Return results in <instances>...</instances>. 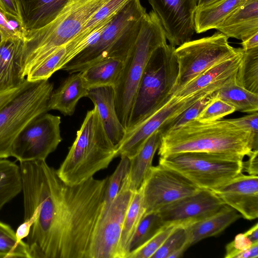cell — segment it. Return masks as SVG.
<instances>
[{
    "label": "cell",
    "instance_id": "49",
    "mask_svg": "<svg viewBox=\"0 0 258 258\" xmlns=\"http://www.w3.org/2000/svg\"><path fill=\"white\" fill-rule=\"evenodd\" d=\"M244 234L252 243L258 242V224L256 223Z\"/></svg>",
    "mask_w": 258,
    "mask_h": 258
},
{
    "label": "cell",
    "instance_id": "33",
    "mask_svg": "<svg viewBox=\"0 0 258 258\" xmlns=\"http://www.w3.org/2000/svg\"><path fill=\"white\" fill-rule=\"evenodd\" d=\"M31 258L26 242L19 240L14 229L0 221V258Z\"/></svg>",
    "mask_w": 258,
    "mask_h": 258
},
{
    "label": "cell",
    "instance_id": "2",
    "mask_svg": "<svg viewBox=\"0 0 258 258\" xmlns=\"http://www.w3.org/2000/svg\"><path fill=\"white\" fill-rule=\"evenodd\" d=\"M257 149L258 137L234 125L228 119L210 122L193 119L161 135L158 155L205 152L243 160Z\"/></svg>",
    "mask_w": 258,
    "mask_h": 258
},
{
    "label": "cell",
    "instance_id": "15",
    "mask_svg": "<svg viewBox=\"0 0 258 258\" xmlns=\"http://www.w3.org/2000/svg\"><path fill=\"white\" fill-rule=\"evenodd\" d=\"M170 44L175 47L191 40L195 32L198 0H148Z\"/></svg>",
    "mask_w": 258,
    "mask_h": 258
},
{
    "label": "cell",
    "instance_id": "47",
    "mask_svg": "<svg viewBox=\"0 0 258 258\" xmlns=\"http://www.w3.org/2000/svg\"><path fill=\"white\" fill-rule=\"evenodd\" d=\"M258 257V242L253 243L248 249L240 252L236 258H257Z\"/></svg>",
    "mask_w": 258,
    "mask_h": 258
},
{
    "label": "cell",
    "instance_id": "23",
    "mask_svg": "<svg viewBox=\"0 0 258 258\" xmlns=\"http://www.w3.org/2000/svg\"><path fill=\"white\" fill-rule=\"evenodd\" d=\"M161 138L159 130L154 132L147 139L137 153L130 159L128 172L123 181L132 191H136L142 185L152 166L153 159L160 146Z\"/></svg>",
    "mask_w": 258,
    "mask_h": 258
},
{
    "label": "cell",
    "instance_id": "6",
    "mask_svg": "<svg viewBox=\"0 0 258 258\" xmlns=\"http://www.w3.org/2000/svg\"><path fill=\"white\" fill-rule=\"evenodd\" d=\"M163 28L151 11L144 16L137 39L124 60L114 87V104L118 119L127 130L135 97L146 66L154 52L167 43Z\"/></svg>",
    "mask_w": 258,
    "mask_h": 258
},
{
    "label": "cell",
    "instance_id": "13",
    "mask_svg": "<svg viewBox=\"0 0 258 258\" xmlns=\"http://www.w3.org/2000/svg\"><path fill=\"white\" fill-rule=\"evenodd\" d=\"M142 186L145 214L157 212L201 189L177 171L160 164L151 167Z\"/></svg>",
    "mask_w": 258,
    "mask_h": 258
},
{
    "label": "cell",
    "instance_id": "32",
    "mask_svg": "<svg viewBox=\"0 0 258 258\" xmlns=\"http://www.w3.org/2000/svg\"><path fill=\"white\" fill-rule=\"evenodd\" d=\"M130 1H108L89 19L80 31L68 44L73 45L85 40L102 23L113 17Z\"/></svg>",
    "mask_w": 258,
    "mask_h": 258
},
{
    "label": "cell",
    "instance_id": "27",
    "mask_svg": "<svg viewBox=\"0 0 258 258\" xmlns=\"http://www.w3.org/2000/svg\"><path fill=\"white\" fill-rule=\"evenodd\" d=\"M123 63L121 59L108 57L80 72L85 86L88 90L102 86L114 87L120 77Z\"/></svg>",
    "mask_w": 258,
    "mask_h": 258
},
{
    "label": "cell",
    "instance_id": "18",
    "mask_svg": "<svg viewBox=\"0 0 258 258\" xmlns=\"http://www.w3.org/2000/svg\"><path fill=\"white\" fill-rule=\"evenodd\" d=\"M24 38L10 37L0 44V93L23 84Z\"/></svg>",
    "mask_w": 258,
    "mask_h": 258
},
{
    "label": "cell",
    "instance_id": "3",
    "mask_svg": "<svg viewBox=\"0 0 258 258\" xmlns=\"http://www.w3.org/2000/svg\"><path fill=\"white\" fill-rule=\"evenodd\" d=\"M117 148L102 124L97 108L88 110L68 155L56 173L69 185L80 184L107 168Z\"/></svg>",
    "mask_w": 258,
    "mask_h": 258
},
{
    "label": "cell",
    "instance_id": "39",
    "mask_svg": "<svg viewBox=\"0 0 258 258\" xmlns=\"http://www.w3.org/2000/svg\"><path fill=\"white\" fill-rule=\"evenodd\" d=\"M177 226H165L146 242L131 251L126 258H151Z\"/></svg>",
    "mask_w": 258,
    "mask_h": 258
},
{
    "label": "cell",
    "instance_id": "30",
    "mask_svg": "<svg viewBox=\"0 0 258 258\" xmlns=\"http://www.w3.org/2000/svg\"><path fill=\"white\" fill-rule=\"evenodd\" d=\"M22 188L19 165L7 159H0V211L22 192Z\"/></svg>",
    "mask_w": 258,
    "mask_h": 258
},
{
    "label": "cell",
    "instance_id": "41",
    "mask_svg": "<svg viewBox=\"0 0 258 258\" xmlns=\"http://www.w3.org/2000/svg\"><path fill=\"white\" fill-rule=\"evenodd\" d=\"M0 31L3 40L10 37L24 38L26 31L21 21L0 8Z\"/></svg>",
    "mask_w": 258,
    "mask_h": 258
},
{
    "label": "cell",
    "instance_id": "1",
    "mask_svg": "<svg viewBox=\"0 0 258 258\" xmlns=\"http://www.w3.org/2000/svg\"><path fill=\"white\" fill-rule=\"evenodd\" d=\"M24 216L36 214L26 237L31 258H89L108 177L65 183L45 160L20 162Z\"/></svg>",
    "mask_w": 258,
    "mask_h": 258
},
{
    "label": "cell",
    "instance_id": "50",
    "mask_svg": "<svg viewBox=\"0 0 258 258\" xmlns=\"http://www.w3.org/2000/svg\"><path fill=\"white\" fill-rule=\"evenodd\" d=\"M220 0H198L197 8H203L217 3Z\"/></svg>",
    "mask_w": 258,
    "mask_h": 258
},
{
    "label": "cell",
    "instance_id": "44",
    "mask_svg": "<svg viewBox=\"0 0 258 258\" xmlns=\"http://www.w3.org/2000/svg\"><path fill=\"white\" fill-rule=\"evenodd\" d=\"M248 156V160L246 162L243 161V171L250 175H257L258 150H253Z\"/></svg>",
    "mask_w": 258,
    "mask_h": 258
},
{
    "label": "cell",
    "instance_id": "22",
    "mask_svg": "<svg viewBox=\"0 0 258 258\" xmlns=\"http://www.w3.org/2000/svg\"><path fill=\"white\" fill-rule=\"evenodd\" d=\"M243 56V49L234 56L209 68L173 94L186 97L207 87L222 83L236 73Z\"/></svg>",
    "mask_w": 258,
    "mask_h": 258
},
{
    "label": "cell",
    "instance_id": "14",
    "mask_svg": "<svg viewBox=\"0 0 258 258\" xmlns=\"http://www.w3.org/2000/svg\"><path fill=\"white\" fill-rule=\"evenodd\" d=\"M134 193L123 181L117 195L96 227L89 258H118L123 221Z\"/></svg>",
    "mask_w": 258,
    "mask_h": 258
},
{
    "label": "cell",
    "instance_id": "48",
    "mask_svg": "<svg viewBox=\"0 0 258 258\" xmlns=\"http://www.w3.org/2000/svg\"><path fill=\"white\" fill-rule=\"evenodd\" d=\"M242 49L247 50L258 47V32L255 33L245 40L242 41Z\"/></svg>",
    "mask_w": 258,
    "mask_h": 258
},
{
    "label": "cell",
    "instance_id": "5",
    "mask_svg": "<svg viewBox=\"0 0 258 258\" xmlns=\"http://www.w3.org/2000/svg\"><path fill=\"white\" fill-rule=\"evenodd\" d=\"M109 0H70L58 16L39 29L27 32L22 57L24 77L33 66L64 46Z\"/></svg>",
    "mask_w": 258,
    "mask_h": 258
},
{
    "label": "cell",
    "instance_id": "40",
    "mask_svg": "<svg viewBox=\"0 0 258 258\" xmlns=\"http://www.w3.org/2000/svg\"><path fill=\"white\" fill-rule=\"evenodd\" d=\"M235 111L234 107L215 97L196 119L201 122L213 121L219 120Z\"/></svg>",
    "mask_w": 258,
    "mask_h": 258
},
{
    "label": "cell",
    "instance_id": "38",
    "mask_svg": "<svg viewBox=\"0 0 258 258\" xmlns=\"http://www.w3.org/2000/svg\"><path fill=\"white\" fill-rule=\"evenodd\" d=\"M186 226H177L151 258H169L172 253L187 243L190 245Z\"/></svg>",
    "mask_w": 258,
    "mask_h": 258
},
{
    "label": "cell",
    "instance_id": "12",
    "mask_svg": "<svg viewBox=\"0 0 258 258\" xmlns=\"http://www.w3.org/2000/svg\"><path fill=\"white\" fill-rule=\"evenodd\" d=\"M60 117L45 113L31 121L14 141L11 156L20 162L45 160L62 140Z\"/></svg>",
    "mask_w": 258,
    "mask_h": 258
},
{
    "label": "cell",
    "instance_id": "8",
    "mask_svg": "<svg viewBox=\"0 0 258 258\" xmlns=\"http://www.w3.org/2000/svg\"><path fill=\"white\" fill-rule=\"evenodd\" d=\"M53 84L48 80L28 82L12 99L0 109V159L11 157L13 143L33 119L48 110Z\"/></svg>",
    "mask_w": 258,
    "mask_h": 258
},
{
    "label": "cell",
    "instance_id": "11",
    "mask_svg": "<svg viewBox=\"0 0 258 258\" xmlns=\"http://www.w3.org/2000/svg\"><path fill=\"white\" fill-rule=\"evenodd\" d=\"M221 84L207 87L186 97L173 94L170 98L131 131L126 132L117 148V157H133L147 139L168 120L173 118L196 102L221 87Z\"/></svg>",
    "mask_w": 258,
    "mask_h": 258
},
{
    "label": "cell",
    "instance_id": "17",
    "mask_svg": "<svg viewBox=\"0 0 258 258\" xmlns=\"http://www.w3.org/2000/svg\"><path fill=\"white\" fill-rule=\"evenodd\" d=\"M224 203L244 218L258 217V176L240 173L222 185L212 190Z\"/></svg>",
    "mask_w": 258,
    "mask_h": 258
},
{
    "label": "cell",
    "instance_id": "37",
    "mask_svg": "<svg viewBox=\"0 0 258 258\" xmlns=\"http://www.w3.org/2000/svg\"><path fill=\"white\" fill-rule=\"evenodd\" d=\"M215 92L202 98L176 117L164 123L159 130L161 135L174 130L191 120L196 119L205 107L216 97Z\"/></svg>",
    "mask_w": 258,
    "mask_h": 258
},
{
    "label": "cell",
    "instance_id": "21",
    "mask_svg": "<svg viewBox=\"0 0 258 258\" xmlns=\"http://www.w3.org/2000/svg\"><path fill=\"white\" fill-rule=\"evenodd\" d=\"M216 29L228 38L242 41L258 32V0H248Z\"/></svg>",
    "mask_w": 258,
    "mask_h": 258
},
{
    "label": "cell",
    "instance_id": "35",
    "mask_svg": "<svg viewBox=\"0 0 258 258\" xmlns=\"http://www.w3.org/2000/svg\"><path fill=\"white\" fill-rule=\"evenodd\" d=\"M165 226L157 212L144 214L132 240L130 252L146 242Z\"/></svg>",
    "mask_w": 258,
    "mask_h": 258
},
{
    "label": "cell",
    "instance_id": "43",
    "mask_svg": "<svg viewBox=\"0 0 258 258\" xmlns=\"http://www.w3.org/2000/svg\"><path fill=\"white\" fill-rule=\"evenodd\" d=\"M228 120L238 127L258 137L257 112H253L239 118L228 119Z\"/></svg>",
    "mask_w": 258,
    "mask_h": 258
},
{
    "label": "cell",
    "instance_id": "34",
    "mask_svg": "<svg viewBox=\"0 0 258 258\" xmlns=\"http://www.w3.org/2000/svg\"><path fill=\"white\" fill-rule=\"evenodd\" d=\"M65 53V45L59 47L30 68L26 79L29 82L48 80L54 72L60 70Z\"/></svg>",
    "mask_w": 258,
    "mask_h": 258
},
{
    "label": "cell",
    "instance_id": "24",
    "mask_svg": "<svg viewBox=\"0 0 258 258\" xmlns=\"http://www.w3.org/2000/svg\"><path fill=\"white\" fill-rule=\"evenodd\" d=\"M88 89L85 86L81 73L71 74L55 91L48 103V110H56L64 115H72L81 98L87 97Z\"/></svg>",
    "mask_w": 258,
    "mask_h": 258
},
{
    "label": "cell",
    "instance_id": "20",
    "mask_svg": "<svg viewBox=\"0 0 258 258\" xmlns=\"http://www.w3.org/2000/svg\"><path fill=\"white\" fill-rule=\"evenodd\" d=\"M70 0H18L21 21L26 33L53 21Z\"/></svg>",
    "mask_w": 258,
    "mask_h": 258
},
{
    "label": "cell",
    "instance_id": "45",
    "mask_svg": "<svg viewBox=\"0 0 258 258\" xmlns=\"http://www.w3.org/2000/svg\"><path fill=\"white\" fill-rule=\"evenodd\" d=\"M26 79L25 82L19 86L0 93V109L18 94L28 84Z\"/></svg>",
    "mask_w": 258,
    "mask_h": 258
},
{
    "label": "cell",
    "instance_id": "9",
    "mask_svg": "<svg viewBox=\"0 0 258 258\" xmlns=\"http://www.w3.org/2000/svg\"><path fill=\"white\" fill-rule=\"evenodd\" d=\"M243 160L225 155L189 152L160 157L170 167L201 189L213 190L243 172Z\"/></svg>",
    "mask_w": 258,
    "mask_h": 258
},
{
    "label": "cell",
    "instance_id": "36",
    "mask_svg": "<svg viewBox=\"0 0 258 258\" xmlns=\"http://www.w3.org/2000/svg\"><path fill=\"white\" fill-rule=\"evenodd\" d=\"M130 164V160L128 157L121 156L120 161L115 171L110 177H108L101 217L107 211L119 191L124 178L128 172Z\"/></svg>",
    "mask_w": 258,
    "mask_h": 258
},
{
    "label": "cell",
    "instance_id": "19",
    "mask_svg": "<svg viewBox=\"0 0 258 258\" xmlns=\"http://www.w3.org/2000/svg\"><path fill=\"white\" fill-rule=\"evenodd\" d=\"M87 97L96 107L105 132L117 148L124 138L126 130L120 123L116 112L113 86L90 89Z\"/></svg>",
    "mask_w": 258,
    "mask_h": 258
},
{
    "label": "cell",
    "instance_id": "31",
    "mask_svg": "<svg viewBox=\"0 0 258 258\" xmlns=\"http://www.w3.org/2000/svg\"><path fill=\"white\" fill-rule=\"evenodd\" d=\"M235 81L240 86L258 94V47L243 49L241 62L235 74Z\"/></svg>",
    "mask_w": 258,
    "mask_h": 258
},
{
    "label": "cell",
    "instance_id": "4",
    "mask_svg": "<svg viewBox=\"0 0 258 258\" xmlns=\"http://www.w3.org/2000/svg\"><path fill=\"white\" fill-rule=\"evenodd\" d=\"M146 13L140 0H130L116 13L96 41L60 70L71 75L84 71L108 57L124 61L137 39Z\"/></svg>",
    "mask_w": 258,
    "mask_h": 258
},
{
    "label": "cell",
    "instance_id": "46",
    "mask_svg": "<svg viewBox=\"0 0 258 258\" xmlns=\"http://www.w3.org/2000/svg\"><path fill=\"white\" fill-rule=\"evenodd\" d=\"M0 8L8 14L21 20L18 0H0Z\"/></svg>",
    "mask_w": 258,
    "mask_h": 258
},
{
    "label": "cell",
    "instance_id": "51",
    "mask_svg": "<svg viewBox=\"0 0 258 258\" xmlns=\"http://www.w3.org/2000/svg\"><path fill=\"white\" fill-rule=\"evenodd\" d=\"M3 36H2V34L0 31V44L2 43V42L3 41Z\"/></svg>",
    "mask_w": 258,
    "mask_h": 258
},
{
    "label": "cell",
    "instance_id": "26",
    "mask_svg": "<svg viewBox=\"0 0 258 258\" xmlns=\"http://www.w3.org/2000/svg\"><path fill=\"white\" fill-rule=\"evenodd\" d=\"M248 0H220L196 10L194 21L195 32L201 33L216 29L233 12Z\"/></svg>",
    "mask_w": 258,
    "mask_h": 258
},
{
    "label": "cell",
    "instance_id": "7",
    "mask_svg": "<svg viewBox=\"0 0 258 258\" xmlns=\"http://www.w3.org/2000/svg\"><path fill=\"white\" fill-rule=\"evenodd\" d=\"M175 48L166 43L152 55L137 90L126 132L165 103L174 94L178 76Z\"/></svg>",
    "mask_w": 258,
    "mask_h": 258
},
{
    "label": "cell",
    "instance_id": "25",
    "mask_svg": "<svg viewBox=\"0 0 258 258\" xmlns=\"http://www.w3.org/2000/svg\"><path fill=\"white\" fill-rule=\"evenodd\" d=\"M241 217L235 209L225 205L215 214L187 225L190 245L203 239L220 234Z\"/></svg>",
    "mask_w": 258,
    "mask_h": 258
},
{
    "label": "cell",
    "instance_id": "29",
    "mask_svg": "<svg viewBox=\"0 0 258 258\" xmlns=\"http://www.w3.org/2000/svg\"><path fill=\"white\" fill-rule=\"evenodd\" d=\"M143 186L134 192L123 221L118 245V258H126L137 227L144 215Z\"/></svg>",
    "mask_w": 258,
    "mask_h": 258
},
{
    "label": "cell",
    "instance_id": "10",
    "mask_svg": "<svg viewBox=\"0 0 258 258\" xmlns=\"http://www.w3.org/2000/svg\"><path fill=\"white\" fill-rule=\"evenodd\" d=\"M228 40L222 33L216 32L175 48L178 76L174 93L209 68L236 55L241 48L233 47Z\"/></svg>",
    "mask_w": 258,
    "mask_h": 258
},
{
    "label": "cell",
    "instance_id": "16",
    "mask_svg": "<svg viewBox=\"0 0 258 258\" xmlns=\"http://www.w3.org/2000/svg\"><path fill=\"white\" fill-rule=\"evenodd\" d=\"M224 205L212 190L200 189L163 207L157 213L165 225L186 226L215 214Z\"/></svg>",
    "mask_w": 258,
    "mask_h": 258
},
{
    "label": "cell",
    "instance_id": "42",
    "mask_svg": "<svg viewBox=\"0 0 258 258\" xmlns=\"http://www.w3.org/2000/svg\"><path fill=\"white\" fill-rule=\"evenodd\" d=\"M252 242L244 233H239L226 246L225 258H236L241 251L249 248Z\"/></svg>",
    "mask_w": 258,
    "mask_h": 258
},
{
    "label": "cell",
    "instance_id": "28",
    "mask_svg": "<svg viewBox=\"0 0 258 258\" xmlns=\"http://www.w3.org/2000/svg\"><path fill=\"white\" fill-rule=\"evenodd\" d=\"M235 74L216 91V97L234 107L235 111L250 113L257 112L258 94L238 85Z\"/></svg>",
    "mask_w": 258,
    "mask_h": 258
}]
</instances>
